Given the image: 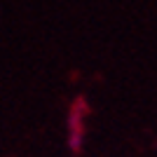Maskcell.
<instances>
[{
    "label": "cell",
    "instance_id": "6da1fadb",
    "mask_svg": "<svg viewBox=\"0 0 157 157\" xmlns=\"http://www.w3.org/2000/svg\"><path fill=\"white\" fill-rule=\"evenodd\" d=\"M85 124H87V103L80 98L71 105L68 113V122H66V134H68V148L73 152L82 150L85 143Z\"/></svg>",
    "mask_w": 157,
    "mask_h": 157
}]
</instances>
